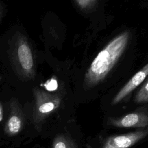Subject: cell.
Returning a JSON list of instances; mask_svg holds the SVG:
<instances>
[{
	"instance_id": "3957f363",
	"label": "cell",
	"mask_w": 148,
	"mask_h": 148,
	"mask_svg": "<svg viewBox=\"0 0 148 148\" xmlns=\"http://www.w3.org/2000/svg\"><path fill=\"white\" fill-rule=\"evenodd\" d=\"M33 92L35 98L33 119L38 130L45 120L60 107L62 98L58 94L50 93L38 88H35Z\"/></svg>"
},
{
	"instance_id": "7a4b0ae2",
	"label": "cell",
	"mask_w": 148,
	"mask_h": 148,
	"mask_svg": "<svg viewBox=\"0 0 148 148\" xmlns=\"http://www.w3.org/2000/svg\"><path fill=\"white\" fill-rule=\"evenodd\" d=\"M12 58L19 76L25 80H32L35 76L34 61L31 47L26 38L17 35L13 45Z\"/></svg>"
},
{
	"instance_id": "277c9868",
	"label": "cell",
	"mask_w": 148,
	"mask_h": 148,
	"mask_svg": "<svg viewBox=\"0 0 148 148\" xmlns=\"http://www.w3.org/2000/svg\"><path fill=\"white\" fill-rule=\"evenodd\" d=\"M148 135V127L126 134L112 135L103 142L101 148H130Z\"/></svg>"
},
{
	"instance_id": "8992f818",
	"label": "cell",
	"mask_w": 148,
	"mask_h": 148,
	"mask_svg": "<svg viewBox=\"0 0 148 148\" xmlns=\"http://www.w3.org/2000/svg\"><path fill=\"white\" fill-rule=\"evenodd\" d=\"M110 125L119 128H146L148 114L143 112H134L119 118H110Z\"/></svg>"
},
{
	"instance_id": "6da1fadb",
	"label": "cell",
	"mask_w": 148,
	"mask_h": 148,
	"mask_svg": "<svg viewBox=\"0 0 148 148\" xmlns=\"http://www.w3.org/2000/svg\"><path fill=\"white\" fill-rule=\"evenodd\" d=\"M130 34L124 31L114 38L97 54L87 69L84 79L85 88L101 82L110 72L124 53Z\"/></svg>"
},
{
	"instance_id": "ba28073f",
	"label": "cell",
	"mask_w": 148,
	"mask_h": 148,
	"mask_svg": "<svg viewBox=\"0 0 148 148\" xmlns=\"http://www.w3.org/2000/svg\"><path fill=\"white\" fill-rule=\"evenodd\" d=\"M52 148H78V147L70 136L65 134H60L54 139Z\"/></svg>"
},
{
	"instance_id": "5b68a950",
	"label": "cell",
	"mask_w": 148,
	"mask_h": 148,
	"mask_svg": "<svg viewBox=\"0 0 148 148\" xmlns=\"http://www.w3.org/2000/svg\"><path fill=\"white\" fill-rule=\"evenodd\" d=\"M25 123L24 113L17 101L12 99L9 106V113L4 128V131L8 136L18 134L23 129Z\"/></svg>"
},
{
	"instance_id": "8fae6325",
	"label": "cell",
	"mask_w": 148,
	"mask_h": 148,
	"mask_svg": "<svg viewBox=\"0 0 148 148\" xmlns=\"http://www.w3.org/2000/svg\"><path fill=\"white\" fill-rule=\"evenodd\" d=\"M45 86L47 90L49 91H53L57 87V80L54 79H51L47 82V83L45 84Z\"/></svg>"
},
{
	"instance_id": "4fadbf2b",
	"label": "cell",
	"mask_w": 148,
	"mask_h": 148,
	"mask_svg": "<svg viewBox=\"0 0 148 148\" xmlns=\"http://www.w3.org/2000/svg\"><path fill=\"white\" fill-rule=\"evenodd\" d=\"M2 118V108L0 105V121Z\"/></svg>"
},
{
	"instance_id": "7c38bea8",
	"label": "cell",
	"mask_w": 148,
	"mask_h": 148,
	"mask_svg": "<svg viewBox=\"0 0 148 148\" xmlns=\"http://www.w3.org/2000/svg\"><path fill=\"white\" fill-rule=\"evenodd\" d=\"M5 13V10H4V8L3 6L0 3V21L2 19L3 15Z\"/></svg>"
},
{
	"instance_id": "9c48e42d",
	"label": "cell",
	"mask_w": 148,
	"mask_h": 148,
	"mask_svg": "<svg viewBox=\"0 0 148 148\" xmlns=\"http://www.w3.org/2000/svg\"><path fill=\"white\" fill-rule=\"evenodd\" d=\"M135 102L137 103L148 102V80L135 95Z\"/></svg>"
},
{
	"instance_id": "30bf717a",
	"label": "cell",
	"mask_w": 148,
	"mask_h": 148,
	"mask_svg": "<svg viewBox=\"0 0 148 148\" xmlns=\"http://www.w3.org/2000/svg\"><path fill=\"white\" fill-rule=\"evenodd\" d=\"M97 0H76L77 5L82 9H85L92 6Z\"/></svg>"
},
{
	"instance_id": "52a82bcc",
	"label": "cell",
	"mask_w": 148,
	"mask_h": 148,
	"mask_svg": "<svg viewBox=\"0 0 148 148\" xmlns=\"http://www.w3.org/2000/svg\"><path fill=\"white\" fill-rule=\"evenodd\" d=\"M148 75V64L136 73L131 79L120 90L112 101V105H115L121 102L145 79Z\"/></svg>"
}]
</instances>
